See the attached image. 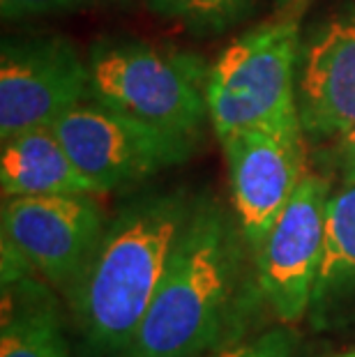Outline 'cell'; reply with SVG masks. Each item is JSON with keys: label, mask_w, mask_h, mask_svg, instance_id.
Segmentation results:
<instances>
[{"label": "cell", "mask_w": 355, "mask_h": 357, "mask_svg": "<svg viewBox=\"0 0 355 357\" xmlns=\"http://www.w3.org/2000/svg\"><path fill=\"white\" fill-rule=\"evenodd\" d=\"M266 311L256 254L236 212L196 199L132 357H206L259 334Z\"/></svg>", "instance_id": "6da1fadb"}, {"label": "cell", "mask_w": 355, "mask_h": 357, "mask_svg": "<svg viewBox=\"0 0 355 357\" xmlns=\"http://www.w3.org/2000/svg\"><path fill=\"white\" fill-rule=\"evenodd\" d=\"M194 203L183 189L150 192L109 219L86 275L67 300L83 357H132Z\"/></svg>", "instance_id": "7a4b0ae2"}, {"label": "cell", "mask_w": 355, "mask_h": 357, "mask_svg": "<svg viewBox=\"0 0 355 357\" xmlns=\"http://www.w3.org/2000/svg\"><path fill=\"white\" fill-rule=\"evenodd\" d=\"M86 58L93 100L196 141L208 118L210 77L199 56L132 37H104Z\"/></svg>", "instance_id": "3957f363"}, {"label": "cell", "mask_w": 355, "mask_h": 357, "mask_svg": "<svg viewBox=\"0 0 355 357\" xmlns=\"http://www.w3.org/2000/svg\"><path fill=\"white\" fill-rule=\"evenodd\" d=\"M298 19H275L236 37L210 67L208 120L219 141L245 129L302 127Z\"/></svg>", "instance_id": "277c9868"}, {"label": "cell", "mask_w": 355, "mask_h": 357, "mask_svg": "<svg viewBox=\"0 0 355 357\" xmlns=\"http://www.w3.org/2000/svg\"><path fill=\"white\" fill-rule=\"evenodd\" d=\"M93 194L17 196L3 201V256H12L67 300L77 291L107 231Z\"/></svg>", "instance_id": "5b68a950"}, {"label": "cell", "mask_w": 355, "mask_h": 357, "mask_svg": "<svg viewBox=\"0 0 355 357\" xmlns=\"http://www.w3.org/2000/svg\"><path fill=\"white\" fill-rule=\"evenodd\" d=\"M54 129L72 162L102 194L171 169L194 148V139L157 129L93 97L67 111Z\"/></svg>", "instance_id": "8992f818"}, {"label": "cell", "mask_w": 355, "mask_h": 357, "mask_svg": "<svg viewBox=\"0 0 355 357\" xmlns=\"http://www.w3.org/2000/svg\"><path fill=\"white\" fill-rule=\"evenodd\" d=\"M328 178L305 171L298 189L256 249L261 291L279 323L296 325L307 318L326 240Z\"/></svg>", "instance_id": "52a82bcc"}, {"label": "cell", "mask_w": 355, "mask_h": 357, "mask_svg": "<svg viewBox=\"0 0 355 357\" xmlns=\"http://www.w3.org/2000/svg\"><path fill=\"white\" fill-rule=\"evenodd\" d=\"M90 97L88 58L60 37L7 40L0 56V139L54 127Z\"/></svg>", "instance_id": "ba28073f"}, {"label": "cell", "mask_w": 355, "mask_h": 357, "mask_svg": "<svg viewBox=\"0 0 355 357\" xmlns=\"http://www.w3.org/2000/svg\"><path fill=\"white\" fill-rule=\"evenodd\" d=\"M240 229L256 252L305 176V132L245 129L222 139Z\"/></svg>", "instance_id": "9c48e42d"}, {"label": "cell", "mask_w": 355, "mask_h": 357, "mask_svg": "<svg viewBox=\"0 0 355 357\" xmlns=\"http://www.w3.org/2000/svg\"><path fill=\"white\" fill-rule=\"evenodd\" d=\"M298 116L312 141L335 143L355 129V14H335L302 40Z\"/></svg>", "instance_id": "30bf717a"}, {"label": "cell", "mask_w": 355, "mask_h": 357, "mask_svg": "<svg viewBox=\"0 0 355 357\" xmlns=\"http://www.w3.org/2000/svg\"><path fill=\"white\" fill-rule=\"evenodd\" d=\"M307 321L321 334H355V180H342L330 194L326 240Z\"/></svg>", "instance_id": "8fae6325"}, {"label": "cell", "mask_w": 355, "mask_h": 357, "mask_svg": "<svg viewBox=\"0 0 355 357\" xmlns=\"http://www.w3.org/2000/svg\"><path fill=\"white\" fill-rule=\"evenodd\" d=\"M0 187L3 199L51 194L104 196L102 189L72 162L54 127L26 129L3 139Z\"/></svg>", "instance_id": "7c38bea8"}, {"label": "cell", "mask_w": 355, "mask_h": 357, "mask_svg": "<svg viewBox=\"0 0 355 357\" xmlns=\"http://www.w3.org/2000/svg\"><path fill=\"white\" fill-rule=\"evenodd\" d=\"M65 346L51 286L37 275L3 284L0 357H54Z\"/></svg>", "instance_id": "4fadbf2b"}, {"label": "cell", "mask_w": 355, "mask_h": 357, "mask_svg": "<svg viewBox=\"0 0 355 357\" xmlns=\"http://www.w3.org/2000/svg\"><path fill=\"white\" fill-rule=\"evenodd\" d=\"M150 7L199 33H222L240 24L256 0H150Z\"/></svg>", "instance_id": "5bb4252c"}, {"label": "cell", "mask_w": 355, "mask_h": 357, "mask_svg": "<svg viewBox=\"0 0 355 357\" xmlns=\"http://www.w3.org/2000/svg\"><path fill=\"white\" fill-rule=\"evenodd\" d=\"M298 355H300V337L289 325L282 323L277 328L261 330L254 337L245 339L243 344L206 357H298Z\"/></svg>", "instance_id": "9a60e30c"}, {"label": "cell", "mask_w": 355, "mask_h": 357, "mask_svg": "<svg viewBox=\"0 0 355 357\" xmlns=\"http://www.w3.org/2000/svg\"><path fill=\"white\" fill-rule=\"evenodd\" d=\"M86 5V0H0V14L5 21H30L54 14H70Z\"/></svg>", "instance_id": "2e32d148"}, {"label": "cell", "mask_w": 355, "mask_h": 357, "mask_svg": "<svg viewBox=\"0 0 355 357\" xmlns=\"http://www.w3.org/2000/svg\"><path fill=\"white\" fill-rule=\"evenodd\" d=\"M335 159L342 180H355V129L335 141Z\"/></svg>", "instance_id": "e0dca14e"}, {"label": "cell", "mask_w": 355, "mask_h": 357, "mask_svg": "<svg viewBox=\"0 0 355 357\" xmlns=\"http://www.w3.org/2000/svg\"><path fill=\"white\" fill-rule=\"evenodd\" d=\"M54 357H70V353H67V346H60L58 348V353Z\"/></svg>", "instance_id": "ac0fdd59"}, {"label": "cell", "mask_w": 355, "mask_h": 357, "mask_svg": "<svg viewBox=\"0 0 355 357\" xmlns=\"http://www.w3.org/2000/svg\"><path fill=\"white\" fill-rule=\"evenodd\" d=\"M339 357H355V353H346V355H339Z\"/></svg>", "instance_id": "d6986e66"}, {"label": "cell", "mask_w": 355, "mask_h": 357, "mask_svg": "<svg viewBox=\"0 0 355 357\" xmlns=\"http://www.w3.org/2000/svg\"><path fill=\"white\" fill-rule=\"evenodd\" d=\"M275 3H286V0H275Z\"/></svg>", "instance_id": "ffe728a7"}]
</instances>
